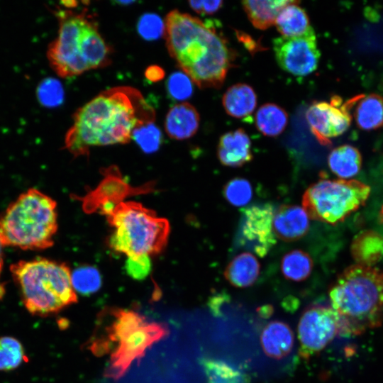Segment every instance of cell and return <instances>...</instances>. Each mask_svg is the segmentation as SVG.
Instances as JSON below:
<instances>
[{
    "label": "cell",
    "instance_id": "cell-27",
    "mask_svg": "<svg viewBox=\"0 0 383 383\" xmlns=\"http://www.w3.org/2000/svg\"><path fill=\"white\" fill-rule=\"evenodd\" d=\"M201 363L207 383H244L243 374L222 360L205 358Z\"/></svg>",
    "mask_w": 383,
    "mask_h": 383
},
{
    "label": "cell",
    "instance_id": "cell-30",
    "mask_svg": "<svg viewBox=\"0 0 383 383\" xmlns=\"http://www.w3.org/2000/svg\"><path fill=\"white\" fill-rule=\"evenodd\" d=\"M132 138L145 153L156 152L162 142V132L154 122L135 128L133 132Z\"/></svg>",
    "mask_w": 383,
    "mask_h": 383
},
{
    "label": "cell",
    "instance_id": "cell-36",
    "mask_svg": "<svg viewBox=\"0 0 383 383\" xmlns=\"http://www.w3.org/2000/svg\"><path fill=\"white\" fill-rule=\"evenodd\" d=\"M190 7L201 14H212L222 6V1H189Z\"/></svg>",
    "mask_w": 383,
    "mask_h": 383
},
{
    "label": "cell",
    "instance_id": "cell-18",
    "mask_svg": "<svg viewBox=\"0 0 383 383\" xmlns=\"http://www.w3.org/2000/svg\"><path fill=\"white\" fill-rule=\"evenodd\" d=\"M260 265L257 257L249 252L236 255L228 264L224 271L226 279L238 288L252 285L260 274Z\"/></svg>",
    "mask_w": 383,
    "mask_h": 383
},
{
    "label": "cell",
    "instance_id": "cell-9",
    "mask_svg": "<svg viewBox=\"0 0 383 383\" xmlns=\"http://www.w3.org/2000/svg\"><path fill=\"white\" fill-rule=\"evenodd\" d=\"M297 332L299 355L307 360L321 352L337 335H340V317L331 307L309 306L299 319Z\"/></svg>",
    "mask_w": 383,
    "mask_h": 383
},
{
    "label": "cell",
    "instance_id": "cell-17",
    "mask_svg": "<svg viewBox=\"0 0 383 383\" xmlns=\"http://www.w3.org/2000/svg\"><path fill=\"white\" fill-rule=\"evenodd\" d=\"M260 342L267 356L280 360L291 353L294 342V333L286 323L273 321L263 328Z\"/></svg>",
    "mask_w": 383,
    "mask_h": 383
},
{
    "label": "cell",
    "instance_id": "cell-16",
    "mask_svg": "<svg viewBox=\"0 0 383 383\" xmlns=\"http://www.w3.org/2000/svg\"><path fill=\"white\" fill-rule=\"evenodd\" d=\"M199 115L189 103H179L167 112L165 121L167 134L176 140H184L193 136L199 126Z\"/></svg>",
    "mask_w": 383,
    "mask_h": 383
},
{
    "label": "cell",
    "instance_id": "cell-24",
    "mask_svg": "<svg viewBox=\"0 0 383 383\" xmlns=\"http://www.w3.org/2000/svg\"><path fill=\"white\" fill-rule=\"evenodd\" d=\"M354 116L357 126L365 131L383 127V97L377 94L360 95Z\"/></svg>",
    "mask_w": 383,
    "mask_h": 383
},
{
    "label": "cell",
    "instance_id": "cell-22",
    "mask_svg": "<svg viewBox=\"0 0 383 383\" xmlns=\"http://www.w3.org/2000/svg\"><path fill=\"white\" fill-rule=\"evenodd\" d=\"M331 171L342 179L357 174L362 166V156L359 150L350 145L333 149L328 157Z\"/></svg>",
    "mask_w": 383,
    "mask_h": 383
},
{
    "label": "cell",
    "instance_id": "cell-14",
    "mask_svg": "<svg viewBox=\"0 0 383 383\" xmlns=\"http://www.w3.org/2000/svg\"><path fill=\"white\" fill-rule=\"evenodd\" d=\"M272 226L276 237L294 241L304 237L309 228V216L303 207L282 205L274 212Z\"/></svg>",
    "mask_w": 383,
    "mask_h": 383
},
{
    "label": "cell",
    "instance_id": "cell-20",
    "mask_svg": "<svg viewBox=\"0 0 383 383\" xmlns=\"http://www.w3.org/2000/svg\"><path fill=\"white\" fill-rule=\"evenodd\" d=\"M222 104L228 115L236 118H243L251 115L254 111L257 105V96L250 86L239 83L226 90Z\"/></svg>",
    "mask_w": 383,
    "mask_h": 383
},
{
    "label": "cell",
    "instance_id": "cell-26",
    "mask_svg": "<svg viewBox=\"0 0 383 383\" xmlns=\"http://www.w3.org/2000/svg\"><path fill=\"white\" fill-rule=\"evenodd\" d=\"M313 266L310 255L301 250L289 252L284 255L281 262V270L284 277L294 282L307 279L311 273Z\"/></svg>",
    "mask_w": 383,
    "mask_h": 383
},
{
    "label": "cell",
    "instance_id": "cell-28",
    "mask_svg": "<svg viewBox=\"0 0 383 383\" xmlns=\"http://www.w3.org/2000/svg\"><path fill=\"white\" fill-rule=\"evenodd\" d=\"M71 282L74 292L82 295H89L101 288V276L95 267L84 265L71 273Z\"/></svg>",
    "mask_w": 383,
    "mask_h": 383
},
{
    "label": "cell",
    "instance_id": "cell-33",
    "mask_svg": "<svg viewBox=\"0 0 383 383\" xmlns=\"http://www.w3.org/2000/svg\"><path fill=\"white\" fill-rule=\"evenodd\" d=\"M165 23L158 15L152 13L143 14L137 23V31L145 40H155L165 34Z\"/></svg>",
    "mask_w": 383,
    "mask_h": 383
},
{
    "label": "cell",
    "instance_id": "cell-32",
    "mask_svg": "<svg viewBox=\"0 0 383 383\" xmlns=\"http://www.w3.org/2000/svg\"><path fill=\"white\" fill-rule=\"evenodd\" d=\"M166 87L170 97L177 101H184L193 93V82L183 72H175L170 75Z\"/></svg>",
    "mask_w": 383,
    "mask_h": 383
},
{
    "label": "cell",
    "instance_id": "cell-8",
    "mask_svg": "<svg viewBox=\"0 0 383 383\" xmlns=\"http://www.w3.org/2000/svg\"><path fill=\"white\" fill-rule=\"evenodd\" d=\"M370 194V187L358 180L323 178L306 189L302 205L310 218L335 225L363 206Z\"/></svg>",
    "mask_w": 383,
    "mask_h": 383
},
{
    "label": "cell",
    "instance_id": "cell-31",
    "mask_svg": "<svg viewBox=\"0 0 383 383\" xmlns=\"http://www.w3.org/2000/svg\"><path fill=\"white\" fill-rule=\"evenodd\" d=\"M223 195L231 204L243 206L251 200L252 189L247 179L236 177L226 183L223 188Z\"/></svg>",
    "mask_w": 383,
    "mask_h": 383
},
{
    "label": "cell",
    "instance_id": "cell-10",
    "mask_svg": "<svg viewBox=\"0 0 383 383\" xmlns=\"http://www.w3.org/2000/svg\"><path fill=\"white\" fill-rule=\"evenodd\" d=\"M272 43L277 63L284 71L296 76H306L316 70L321 54L311 26L301 35L278 37Z\"/></svg>",
    "mask_w": 383,
    "mask_h": 383
},
{
    "label": "cell",
    "instance_id": "cell-2",
    "mask_svg": "<svg viewBox=\"0 0 383 383\" xmlns=\"http://www.w3.org/2000/svg\"><path fill=\"white\" fill-rule=\"evenodd\" d=\"M165 23L167 50L182 72L201 89L221 87L235 57L214 23L177 9Z\"/></svg>",
    "mask_w": 383,
    "mask_h": 383
},
{
    "label": "cell",
    "instance_id": "cell-4",
    "mask_svg": "<svg viewBox=\"0 0 383 383\" xmlns=\"http://www.w3.org/2000/svg\"><path fill=\"white\" fill-rule=\"evenodd\" d=\"M57 17V35L48 46L47 57L60 77H74L111 62V50L90 16L60 10Z\"/></svg>",
    "mask_w": 383,
    "mask_h": 383
},
{
    "label": "cell",
    "instance_id": "cell-11",
    "mask_svg": "<svg viewBox=\"0 0 383 383\" xmlns=\"http://www.w3.org/2000/svg\"><path fill=\"white\" fill-rule=\"evenodd\" d=\"M359 95L344 104L339 96L331 98V102L315 101L306 112V121L312 133L323 145H331V139L342 135L351 123L350 109L357 102Z\"/></svg>",
    "mask_w": 383,
    "mask_h": 383
},
{
    "label": "cell",
    "instance_id": "cell-41",
    "mask_svg": "<svg viewBox=\"0 0 383 383\" xmlns=\"http://www.w3.org/2000/svg\"><path fill=\"white\" fill-rule=\"evenodd\" d=\"M379 219L380 223L383 224V206H382L381 210L379 211Z\"/></svg>",
    "mask_w": 383,
    "mask_h": 383
},
{
    "label": "cell",
    "instance_id": "cell-21",
    "mask_svg": "<svg viewBox=\"0 0 383 383\" xmlns=\"http://www.w3.org/2000/svg\"><path fill=\"white\" fill-rule=\"evenodd\" d=\"M293 1H244L243 7L251 23L257 29L265 30L274 24L279 12Z\"/></svg>",
    "mask_w": 383,
    "mask_h": 383
},
{
    "label": "cell",
    "instance_id": "cell-37",
    "mask_svg": "<svg viewBox=\"0 0 383 383\" xmlns=\"http://www.w3.org/2000/svg\"><path fill=\"white\" fill-rule=\"evenodd\" d=\"M228 297L226 294H217L209 298L208 306L211 312L216 316L221 314V307L227 301Z\"/></svg>",
    "mask_w": 383,
    "mask_h": 383
},
{
    "label": "cell",
    "instance_id": "cell-3",
    "mask_svg": "<svg viewBox=\"0 0 383 383\" xmlns=\"http://www.w3.org/2000/svg\"><path fill=\"white\" fill-rule=\"evenodd\" d=\"M331 308L340 320V335H358L380 326L383 271L355 264L345 269L329 289Z\"/></svg>",
    "mask_w": 383,
    "mask_h": 383
},
{
    "label": "cell",
    "instance_id": "cell-7",
    "mask_svg": "<svg viewBox=\"0 0 383 383\" xmlns=\"http://www.w3.org/2000/svg\"><path fill=\"white\" fill-rule=\"evenodd\" d=\"M108 221L114 228L109 240L110 247L128 257L158 253L167 243L169 222L138 203L116 204Z\"/></svg>",
    "mask_w": 383,
    "mask_h": 383
},
{
    "label": "cell",
    "instance_id": "cell-13",
    "mask_svg": "<svg viewBox=\"0 0 383 383\" xmlns=\"http://www.w3.org/2000/svg\"><path fill=\"white\" fill-rule=\"evenodd\" d=\"M271 204L252 205L244 209L238 231V244L263 257L276 243Z\"/></svg>",
    "mask_w": 383,
    "mask_h": 383
},
{
    "label": "cell",
    "instance_id": "cell-40",
    "mask_svg": "<svg viewBox=\"0 0 383 383\" xmlns=\"http://www.w3.org/2000/svg\"><path fill=\"white\" fill-rule=\"evenodd\" d=\"M3 245L0 240V274L3 266V252H2Z\"/></svg>",
    "mask_w": 383,
    "mask_h": 383
},
{
    "label": "cell",
    "instance_id": "cell-25",
    "mask_svg": "<svg viewBox=\"0 0 383 383\" xmlns=\"http://www.w3.org/2000/svg\"><path fill=\"white\" fill-rule=\"evenodd\" d=\"M287 123V113L275 104H265L256 112V126L266 136L279 135L284 131Z\"/></svg>",
    "mask_w": 383,
    "mask_h": 383
},
{
    "label": "cell",
    "instance_id": "cell-23",
    "mask_svg": "<svg viewBox=\"0 0 383 383\" xmlns=\"http://www.w3.org/2000/svg\"><path fill=\"white\" fill-rule=\"evenodd\" d=\"M299 4V1H293L286 6L276 18L274 25L283 37L301 35L311 27L306 11Z\"/></svg>",
    "mask_w": 383,
    "mask_h": 383
},
{
    "label": "cell",
    "instance_id": "cell-6",
    "mask_svg": "<svg viewBox=\"0 0 383 383\" xmlns=\"http://www.w3.org/2000/svg\"><path fill=\"white\" fill-rule=\"evenodd\" d=\"M56 202L36 189L21 194L0 218L3 246L23 250L51 247L57 229Z\"/></svg>",
    "mask_w": 383,
    "mask_h": 383
},
{
    "label": "cell",
    "instance_id": "cell-38",
    "mask_svg": "<svg viewBox=\"0 0 383 383\" xmlns=\"http://www.w3.org/2000/svg\"><path fill=\"white\" fill-rule=\"evenodd\" d=\"M145 75L148 80L155 82L164 78L165 72L159 66L152 65L147 68Z\"/></svg>",
    "mask_w": 383,
    "mask_h": 383
},
{
    "label": "cell",
    "instance_id": "cell-12",
    "mask_svg": "<svg viewBox=\"0 0 383 383\" xmlns=\"http://www.w3.org/2000/svg\"><path fill=\"white\" fill-rule=\"evenodd\" d=\"M167 333L163 325L146 322L118 343L111 354L104 375L114 379L121 377L133 361L143 357L149 347Z\"/></svg>",
    "mask_w": 383,
    "mask_h": 383
},
{
    "label": "cell",
    "instance_id": "cell-5",
    "mask_svg": "<svg viewBox=\"0 0 383 383\" xmlns=\"http://www.w3.org/2000/svg\"><path fill=\"white\" fill-rule=\"evenodd\" d=\"M10 270L22 301L33 315L47 316L77 301L65 263L38 258L18 261Z\"/></svg>",
    "mask_w": 383,
    "mask_h": 383
},
{
    "label": "cell",
    "instance_id": "cell-35",
    "mask_svg": "<svg viewBox=\"0 0 383 383\" xmlns=\"http://www.w3.org/2000/svg\"><path fill=\"white\" fill-rule=\"evenodd\" d=\"M151 266L149 255L128 257L125 263V270L131 278L142 280L149 274Z\"/></svg>",
    "mask_w": 383,
    "mask_h": 383
},
{
    "label": "cell",
    "instance_id": "cell-29",
    "mask_svg": "<svg viewBox=\"0 0 383 383\" xmlns=\"http://www.w3.org/2000/svg\"><path fill=\"white\" fill-rule=\"evenodd\" d=\"M27 360L23 345L17 339L9 336L0 338V370H14Z\"/></svg>",
    "mask_w": 383,
    "mask_h": 383
},
{
    "label": "cell",
    "instance_id": "cell-1",
    "mask_svg": "<svg viewBox=\"0 0 383 383\" xmlns=\"http://www.w3.org/2000/svg\"><path fill=\"white\" fill-rule=\"evenodd\" d=\"M155 117L154 109L136 89H109L74 113L65 148L77 157L89 154L91 147L126 143L135 128L154 122Z\"/></svg>",
    "mask_w": 383,
    "mask_h": 383
},
{
    "label": "cell",
    "instance_id": "cell-34",
    "mask_svg": "<svg viewBox=\"0 0 383 383\" xmlns=\"http://www.w3.org/2000/svg\"><path fill=\"white\" fill-rule=\"evenodd\" d=\"M38 96L40 101L46 106L60 105L64 98L62 84L53 78L46 79L38 87Z\"/></svg>",
    "mask_w": 383,
    "mask_h": 383
},
{
    "label": "cell",
    "instance_id": "cell-19",
    "mask_svg": "<svg viewBox=\"0 0 383 383\" xmlns=\"http://www.w3.org/2000/svg\"><path fill=\"white\" fill-rule=\"evenodd\" d=\"M350 250L356 264L372 267L383 257V237L372 230L363 231L353 238Z\"/></svg>",
    "mask_w": 383,
    "mask_h": 383
},
{
    "label": "cell",
    "instance_id": "cell-39",
    "mask_svg": "<svg viewBox=\"0 0 383 383\" xmlns=\"http://www.w3.org/2000/svg\"><path fill=\"white\" fill-rule=\"evenodd\" d=\"M258 313L262 317H268L272 313V307L271 306H264L257 309Z\"/></svg>",
    "mask_w": 383,
    "mask_h": 383
},
{
    "label": "cell",
    "instance_id": "cell-15",
    "mask_svg": "<svg viewBox=\"0 0 383 383\" xmlns=\"http://www.w3.org/2000/svg\"><path fill=\"white\" fill-rule=\"evenodd\" d=\"M217 155L221 163L231 167H239L252 159L251 141L242 128L223 134L219 140Z\"/></svg>",
    "mask_w": 383,
    "mask_h": 383
}]
</instances>
